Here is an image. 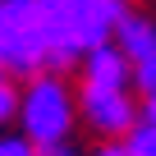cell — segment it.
<instances>
[{
	"label": "cell",
	"mask_w": 156,
	"mask_h": 156,
	"mask_svg": "<svg viewBox=\"0 0 156 156\" xmlns=\"http://www.w3.org/2000/svg\"><path fill=\"white\" fill-rule=\"evenodd\" d=\"M78 115L101 138H129L138 124L129 87H78Z\"/></svg>",
	"instance_id": "obj_3"
},
{
	"label": "cell",
	"mask_w": 156,
	"mask_h": 156,
	"mask_svg": "<svg viewBox=\"0 0 156 156\" xmlns=\"http://www.w3.org/2000/svg\"><path fill=\"white\" fill-rule=\"evenodd\" d=\"M92 156H129V147H124V142H110V147H97Z\"/></svg>",
	"instance_id": "obj_10"
},
{
	"label": "cell",
	"mask_w": 156,
	"mask_h": 156,
	"mask_svg": "<svg viewBox=\"0 0 156 156\" xmlns=\"http://www.w3.org/2000/svg\"><path fill=\"white\" fill-rule=\"evenodd\" d=\"M115 46L133 60V69H138V64H147V60H156V23H147V19L129 14V19L119 23V32H115Z\"/></svg>",
	"instance_id": "obj_5"
},
{
	"label": "cell",
	"mask_w": 156,
	"mask_h": 156,
	"mask_svg": "<svg viewBox=\"0 0 156 156\" xmlns=\"http://www.w3.org/2000/svg\"><path fill=\"white\" fill-rule=\"evenodd\" d=\"M0 5H5V0H0Z\"/></svg>",
	"instance_id": "obj_13"
},
{
	"label": "cell",
	"mask_w": 156,
	"mask_h": 156,
	"mask_svg": "<svg viewBox=\"0 0 156 156\" xmlns=\"http://www.w3.org/2000/svg\"><path fill=\"white\" fill-rule=\"evenodd\" d=\"M0 73H5V41H0Z\"/></svg>",
	"instance_id": "obj_12"
},
{
	"label": "cell",
	"mask_w": 156,
	"mask_h": 156,
	"mask_svg": "<svg viewBox=\"0 0 156 156\" xmlns=\"http://www.w3.org/2000/svg\"><path fill=\"white\" fill-rule=\"evenodd\" d=\"M19 119V87L9 83V73H0V129Z\"/></svg>",
	"instance_id": "obj_7"
},
{
	"label": "cell",
	"mask_w": 156,
	"mask_h": 156,
	"mask_svg": "<svg viewBox=\"0 0 156 156\" xmlns=\"http://www.w3.org/2000/svg\"><path fill=\"white\" fill-rule=\"evenodd\" d=\"M78 119V97L69 92V83L60 73H32L28 87L19 92V124H23V138L32 147H46V142H64L69 129Z\"/></svg>",
	"instance_id": "obj_2"
},
{
	"label": "cell",
	"mask_w": 156,
	"mask_h": 156,
	"mask_svg": "<svg viewBox=\"0 0 156 156\" xmlns=\"http://www.w3.org/2000/svg\"><path fill=\"white\" fill-rule=\"evenodd\" d=\"M124 147H129V156H156V124L151 119L133 124V133L124 138Z\"/></svg>",
	"instance_id": "obj_6"
},
{
	"label": "cell",
	"mask_w": 156,
	"mask_h": 156,
	"mask_svg": "<svg viewBox=\"0 0 156 156\" xmlns=\"http://www.w3.org/2000/svg\"><path fill=\"white\" fill-rule=\"evenodd\" d=\"M83 87H133V60L106 41L83 55Z\"/></svg>",
	"instance_id": "obj_4"
},
{
	"label": "cell",
	"mask_w": 156,
	"mask_h": 156,
	"mask_svg": "<svg viewBox=\"0 0 156 156\" xmlns=\"http://www.w3.org/2000/svg\"><path fill=\"white\" fill-rule=\"evenodd\" d=\"M46 37H51V73L83 64L87 51L115 41L119 23L133 14L129 0H37Z\"/></svg>",
	"instance_id": "obj_1"
},
{
	"label": "cell",
	"mask_w": 156,
	"mask_h": 156,
	"mask_svg": "<svg viewBox=\"0 0 156 156\" xmlns=\"http://www.w3.org/2000/svg\"><path fill=\"white\" fill-rule=\"evenodd\" d=\"M37 156H78V147L64 138V142H46V147H37Z\"/></svg>",
	"instance_id": "obj_9"
},
{
	"label": "cell",
	"mask_w": 156,
	"mask_h": 156,
	"mask_svg": "<svg viewBox=\"0 0 156 156\" xmlns=\"http://www.w3.org/2000/svg\"><path fill=\"white\" fill-rule=\"evenodd\" d=\"M142 119H151V124H156V87L147 92V106H142Z\"/></svg>",
	"instance_id": "obj_11"
},
{
	"label": "cell",
	"mask_w": 156,
	"mask_h": 156,
	"mask_svg": "<svg viewBox=\"0 0 156 156\" xmlns=\"http://www.w3.org/2000/svg\"><path fill=\"white\" fill-rule=\"evenodd\" d=\"M0 156H37V147L23 133H0Z\"/></svg>",
	"instance_id": "obj_8"
}]
</instances>
